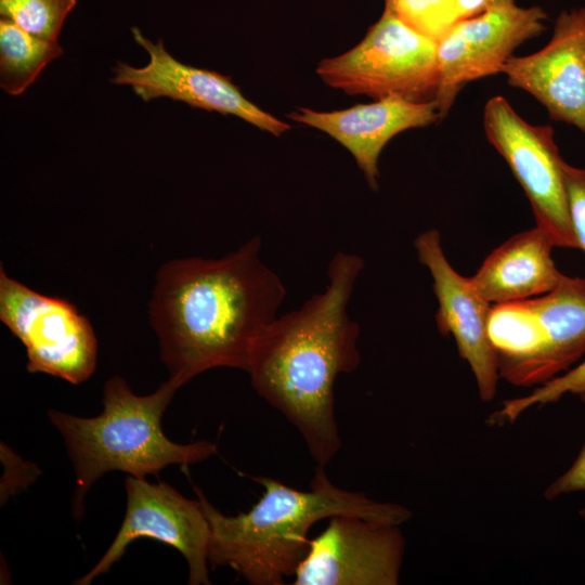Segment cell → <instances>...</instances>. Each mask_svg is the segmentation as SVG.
Here are the masks:
<instances>
[{"instance_id": "obj_1", "label": "cell", "mask_w": 585, "mask_h": 585, "mask_svg": "<svg viewBox=\"0 0 585 585\" xmlns=\"http://www.w3.org/2000/svg\"><path fill=\"white\" fill-rule=\"evenodd\" d=\"M261 244L253 236L222 258L173 259L159 268L148 316L169 377L185 385L216 367L246 372L256 338L287 294L262 261Z\"/></svg>"}, {"instance_id": "obj_2", "label": "cell", "mask_w": 585, "mask_h": 585, "mask_svg": "<svg viewBox=\"0 0 585 585\" xmlns=\"http://www.w3.org/2000/svg\"><path fill=\"white\" fill-rule=\"evenodd\" d=\"M364 260L337 251L323 291L276 316L256 338L246 372L255 391L280 411L325 467L341 447L335 414V381L361 363V327L348 313Z\"/></svg>"}, {"instance_id": "obj_3", "label": "cell", "mask_w": 585, "mask_h": 585, "mask_svg": "<svg viewBox=\"0 0 585 585\" xmlns=\"http://www.w3.org/2000/svg\"><path fill=\"white\" fill-rule=\"evenodd\" d=\"M263 487L248 511L226 516L199 487L194 491L210 528L208 562L229 567L252 585H282L303 559L312 525L336 515L402 524L412 511L398 503L377 502L335 485L316 465L310 490L300 491L269 477H253Z\"/></svg>"}, {"instance_id": "obj_4", "label": "cell", "mask_w": 585, "mask_h": 585, "mask_svg": "<svg viewBox=\"0 0 585 585\" xmlns=\"http://www.w3.org/2000/svg\"><path fill=\"white\" fill-rule=\"evenodd\" d=\"M183 384L169 377L153 393L138 395L120 376L109 378L103 389V411L79 417L56 410L48 418L62 435L75 472L73 515L80 520L84 497L94 482L109 471L145 478L169 465L187 466L217 453L211 441L180 444L161 428L162 415Z\"/></svg>"}, {"instance_id": "obj_5", "label": "cell", "mask_w": 585, "mask_h": 585, "mask_svg": "<svg viewBox=\"0 0 585 585\" xmlns=\"http://www.w3.org/2000/svg\"><path fill=\"white\" fill-rule=\"evenodd\" d=\"M437 48L438 42L385 9L360 43L322 60L316 74L327 86L350 95L430 101L439 83Z\"/></svg>"}, {"instance_id": "obj_6", "label": "cell", "mask_w": 585, "mask_h": 585, "mask_svg": "<svg viewBox=\"0 0 585 585\" xmlns=\"http://www.w3.org/2000/svg\"><path fill=\"white\" fill-rule=\"evenodd\" d=\"M0 321L20 339L27 370L73 385L95 370L98 341L87 316L69 301L42 295L0 266Z\"/></svg>"}, {"instance_id": "obj_7", "label": "cell", "mask_w": 585, "mask_h": 585, "mask_svg": "<svg viewBox=\"0 0 585 585\" xmlns=\"http://www.w3.org/2000/svg\"><path fill=\"white\" fill-rule=\"evenodd\" d=\"M483 128L523 188L536 225L555 247L578 249L568 209L564 160L552 127L525 121L504 96L495 95L484 105Z\"/></svg>"}, {"instance_id": "obj_8", "label": "cell", "mask_w": 585, "mask_h": 585, "mask_svg": "<svg viewBox=\"0 0 585 585\" xmlns=\"http://www.w3.org/2000/svg\"><path fill=\"white\" fill-rule=\"evenodd\" d=\"M127 506L123 521L108 549L75 585H88L107 573L131 542L148 537L172 546L188 566V584H210L208 546L210 528L199 499H188L165 482L145 478L125 480Z\"/></svg>"}, {"instance_id": "obj_9", "label": "cell", "mask_w": 585, "mask_h": 585, "mask_svg": "<svg viewBox=\"0 0 585 585\" xmlns=\"http://www.w3.org/2000/svg\"><path fill=\"white\" fill-rule=\"evenodd\" d=\"M547 17L538 5L514 3L455 23L438 41L439 83L433 100L439 119L447 116L467 83L502 73L519 46L546 30Z\"/></svg>"}, {"instance_id": "obj_10", "label": "cell", "mask_w": 585, "mask_h": 585, "mask_svg": "<svg viewBox=\"0 0 585 585\" xmlns=\"http://www.w3.org/2000/svg\"><path fill=\"white\" fill-rule=\"evenodd\" d=\"M404 550L400 524L336 515L309 541L292 584L396 585Z\"/></svg>"}, {"instance_id": "obj_11", "label": "cell", "mask_w": 585, "mask_h": 585, "mask_svg": "<svg viewBox=\"0 0 585 585\" xmlns=\"http://www.w3.org/2000/svg\"><path fill=\"white\" fill-rule=\"evenodd\" d=\"M131 32L150 61L143 67L117 62L113 83L130 86L145 102L166 96L192 107L235 115L275 136L290 130L289 123L245 98L231 77L181 63L166 50L161 39L152 42L138 27H132Z\"/></svg>"}, {"instance_id": "obj_12", "label": "cell", "mask_w": 585, "mask_h": 585, "mask_svg": "<svg viewBox=\"0 0 585 585\" xmlns=\"http://www.w3.org/2000/svg\"><path fill=\"white\" fill-rule=\"evenodd\" d=\"M419 262L433 280L439 308L435 323L443 336L451 335L461 359L470 366L480 399L491 401L499 378L497 358L487 335L492 303L484 299L470 277L457 273L447 261L440 233L432 229L414 240Z\"/></svg>"}, {"instance_id": "obj_13", "label": "cell", "mask_w": 585, "mask_h": 585, "mask_svg": "<svg viewBox=\"0 0 585 585\" xmlns=\"http://www.w3.org/2000/svg\"><path fill=\"white\" fill-rule=\"evenodd\" d=\"M502 73L509 86L538 101L550 119L585 133V6L561 11L548 43L514 55Z\"/></svg>"}, {"instance_id": "obj_14", "label": "cell", "mask_w": 585, "mask_h": 585, "mask_svg": "<svg viewBox=\"0 0 585 585\" xmlns=\"http://www.w3.org/2000/svg\"><path fill=\"white\" fill-rule=\"evenodd\" d=\"M288 117L325 132L346 147L372 190L378 188V161L387 143L402 131L440 121L434 100L417 102L398 95L332 112L298 107Z\"/></svg>"}, {"instance_id": "obj_15", "label": "cell", "mask_w": 585, "mask_h": 585, "mask_svg": "<svg viewBox=\"0 0 585 585\" xmlns=\"http://www.w3.org/2000/svg\"><path fill=\"white\" fill-rule=\"evenodd\" d=\"M552 247L537 225L515 234L485 258L471 283L492 304L545 295L563 276L551 258Z\"/></svg>"}, {"instance_id": "obj_16", "label": "cell", "mask_w": 585, "mask_h": 585, "mask_svg": "<svg viewBox=\"0 0 585 585\" xmlns=\"http://www.w3.org/2000/svg\"><path fill=\"white\" fill-rule=\"evenodd\" d=\"M487 335L499 377L519 387L545 384V340L533 298L492 304Z\"/></svg>"}, {"instance_id": "obj_17", "label": "cell", "mask_w": 585, "mask_h": 585, "mask_svg": "<svg viewBox=\"0 0 585 585\" xmlns=\"http://www.w3.org/2000/svg\"><path fill=\"white\" fill-rule=\"evenodd\" d=\"M545 340V382L585 354V277L563 274L545 295L533 298Z\"/></svg>"}, {"instance_id": "obj_18", "label": "cell", "mask_w": 585, "mask_h": 585, "mask_svg": "<svg viewBox=\"0 0 585 585\" xmlns=\"http://www.w3.org/2000/svg\"><path fill=\"white\" fill-rule=\"evenodd\" d=\"M63 54L58 41L35 37L6 18H0V87L21 95L43 68Z\"/></svg>"}, {"instance_id": "obj_19", "label": "cell", "mask_w": 585, "mask_h": 585, "mask_svg": "<svg viewBox=\"0 0 585 585\" xmlns=\"http://www.w3.org/2000/svg\"><path fill=\"white\" fill-rule=\"evenodd\" d=\"M77 0H0V15L28 34L57 41Z\"/></svg>"}, {"instance_id": "obj_20", "label": "cell", "mask_w": 585, "mask_h": 585, "mask_svg": "<svg viewBox=\"0 0 585 585\" xmlns=\"http://www.w3.org/2000/svg\"><path fill=\"white\" fill-rule=\"evenodd\" d=\"M385 9L435 42L458 22L456 0H385Z\"/></svg>"}, {"instance_id": "obj_21", "label": "cell", "mask_w": 585, "mask_h": 585, "mask_svg": "<svg viewBox=\"0 0 585 585\" xmlns=\"http://www.w3.org/2000/svg\"><path fill=\"white\" fill-rule=\"evenodd\" d=\"M585 392V361L572 369L541 385L528 395L505 400L499 410L491 415L492 422H512L534 405L555 403L567 393Z\"/></svg>"}, {"instance_id": "obj_22", "label": "cell", "mask_w": 585, "mask_h": 585, "mask_svg": "<svg viewBox=\"0 0 585 585\" xmlns=\"http://www.w3.org/2000/svg\"><path fill=\"white\" fill-rule=\"evenodd\" d=\"M563 174L571 226L578 249L585 252V168L564 161Z\"/></svg>"}, {"instance_id": "obj_23", "label": "cell", "mask_w": 585, "mask_h": 585, "mask_svg": "<svg viewBox=\"0 0 585 585\" xmlns=\"http://www.w3.org/2000/svg\"><path fill=\"white\" fill-rule=\"evenodd\" d=\"M1 461L4 467L1 480V503L3 504L17 491L31 484L39 477L40 471L35 464L22 459L3 443H1Z\"/></svg>"}, {"instance_id": "obj_24", "label": "cell", "mask_w": 585, "mask_h": 585, "mask_svg": "<svg viewBox=\"0 0 585 585\" xmlns=\"http://www.w3.org/2000/svg\"><path fill=\"white\" fill-rule=\"evenodd\" d=\"M585 405V392L578 394ZM585 491V444L573 464L545 490L544 497L548 500L562 495Z\"/></svg>"}, {"instance_id": "obj_25", "label": "cell", "mask_w": 585, "mask_h": 585, "mask_svg": "<svg viewBox=\"0 0 585 585\" xmlns=\"http://www.w3.org/2000/svg\"><path fill=\"white\" fill-rule=\"evenodd\" d=\"M458 21L468 18L490 9L514 4L515 0H456Z\"/></svg>"}, {"instance_id": "obj_26", "label": "cell", "mask_w": 585, "mask_h": 585, "mask_svg": "<svg viewBox=\"0 0 585 585\" xmlns=\"http://www.w3.org/2000/svg\"><path fill=\"white\" fill-rule=\"evenodd\" d=\"M578 515H580V517L582 518V520L585 522V506L582 507V508L578 510Z\"/></svg>"}]
</instances>
